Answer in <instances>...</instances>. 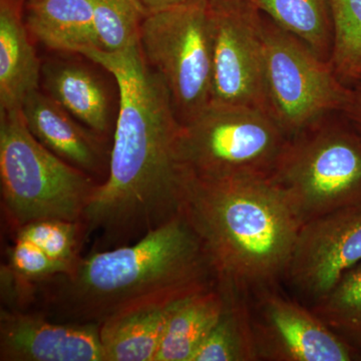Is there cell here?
Instances as JSON below:
<instances>
[{
	"mask_svg": "<svg viewBox=\"0 0 361 361\" xmlns=\"http://www.w3.org/2000/svg\"><path fill=\"white\" fill-rule=\"evenodd\" d=\"M80 54L108 71L118 90L108 175L82 218L87 236L96 235L101 251L134 243L180 215L189 175L180 155L182 123L139 45Z\"/></svg>",
	"mask_w": 361,
	"mask_h": 361,
	"instance_id": "cell-1",
	"label": "cell"
},
{
	"mask_svg": "<svg viewBox=\"0 0 361 361\" xmlns=\"http://www.w3.org/2000/svg\"><path fill=\"white\" fill-rule=\"evenodd\" d=\"M198 235L180 214L128 244L94 251L68 272L33 283L42 314L58 322L101 325L129 306L164 294L217 285Z\"/></svg>",
	"mask_w": 361,
	"mask_h": 361,
	"instance_id": "cell-2",
	"label": "cell"
},
{
	"mask_svg": "<svg viewBox=\"0 0 361 361\" xmlns=\"http://www.w3.org/2000/svg\"><path fill=\"white\" fill-rule=\"evenodd\" d=\"M180 214L198 235L220 288L246 297L285 277L302 226L270 177L189 176Z\"/></svg>",
	"mask_w": 361,
	"mask_h": 361,
	"instance_id": "cell-3",
	"label": "cell"
},
{
	"mask_svg": "<svg viewBox=\"0 0 361 361\" xmlns=\"http://www.w3.org/2000/svg\"><path fill=\"white\" fill-rule=\"evenodd\" d=\"M336 115L289 137L270 176L301 225L360 205L361 137Z\"/></svg>",
	"mask_w": 361,
	"mask_h": 361,
	"instance_id": "cell-4",
	"label": "cell"
},
{
	"mask_svg": "<svg viewBox=\"0 0 361 361\" xmlns=\"http://www.w3.org/2000/svg\"><path fill=\"white\" fill-rule=\"evenodd\" d=\"M1 201L14 229L44 219L82 221L97 185L32 135L21 111L0 114Z\"/></svg>",
	"mask_w": 361,
	"mask_h": 361,
	"instance_id": "cell-5",
	"label": "cell"
},
{
	"mask_svg": "<svg viewBox=\"0 0 361 361\" xmlns=\"http://www.w3.org/2000/svg\"><path fill=\"white\" fill-rule=\"evenodd\" d=\"M287 140L267 111L209 103L182 123L180 160L188 175L197 179L268 178Z\"/></svg>",
	"mask_w": 361,
	"mask_h": 361,
	"instance_id": "cell-6",
	"label": "cell"
},
{
	"mask_svg": "<svg viewBox=\"0 0 361 361\" xmlns=\"http://www.w3.org/2000/svg\"><path fill=\"white\" fill-rule=\"evenodd\" d=\"M139 47L147 63L167 87L180 123L210 103L213 30L210 0L186 4L145 16Z\"/></svg>",
	"mask_w": 361,
	"mask_h": 361,
	"instance_id": "cell-7",
	"label": "cell"
},
{
	"mask_svg": "<svg viewBox=\"0 0 361 361\" xmlns=\"http://www.w3.org/2000/svg\"><path fill=\"white\" fill-rule=\"evenodd\" d=\"M263 40L268 108L288 137L341 113L349 87L339 80L329 61L266 16Z\"/></svg>",
	"mask_w": 361,
	"mask_h": 361,
	"instance_id": "cell-8",
	"label": "cell"
},
{
	"mask_svg": "<svg viewBox=\"0 0 361 361\" xmlns=\"http://www.w3.org/2000/svg\"><path fill=\"white\" fill-rule=\"evenodd\" d=\"M210 103L250 106L269 113L265 85L264 16L249 0H210Z\"/></svg>",
	"mask_w": 361,
	"mask_h": 361,
	"instance_id": "cell-9",
	"label": "cell"
},
{
	"mask_svg": "<svg viewBox=\"0 0 361 361\" xmlns=\"http://www.w3.org/2000/svg\"><path fill=\"white\" fill-rule=\"evenodd\" d=\"M275 287L252 294V331L258 360L348 361L350 350L310 308Z\"/></svg>",
	"mask_w": 361,
	"mask_h": 361,
	"instance_id": "cell-10",
	"label": "cell"
},
{
	"mask_svg": "<svg viewBox=\"0 0 361 361\" xmlns=\"http://www.w3.org/2000/svg\"><path fill=\"white\" fill-rule=\"evenodd\" d=\"M361 262V209L350 207L304 223L285 278L310 305Z\"/></svg>",
	"mask_w": 361,
	"mask_h": 361,
	"instance_id": "cell-11",
	"label": "cell"
},
{
	"mask_svg": "<svg viewBox=\"0 0 361 361\" xmlns=\"http://www.w3.org/2000/svg\"><path fill=\"white\" fill-rule=\"evenodd\" d=\"M1 361H106L99 324L58 322L42 312L2 308Z\"/></svg>",
	"mask_w": 361,
	"mask_h": 361,
	"instance_id": "cell-12",
	"label": "cell"
},
{
	"mask_svg": "<svg viewBox=\"0 0 361 361\" xmlns=\"http://www.w3.org/2000/svg\"><path fill=\"white\" fill-rule=\"evenodd\" d=\"M28 130L52 154L90 176L106 161L102 135L78 122L47 94L35 90L21 106Z\"/></svg>",
	"mask_w": 361,
	"mask_h": 361,
	"instance_id": "cell-13",
	"label": "cell"
},
{
	"mask_svg": "<svg viewBox=\"0 0 361 361\" xmlns=\"http://www.w3.org/2000/svg\"><path fill=\"white\" fill-rule=\"evenodd\" d=\"M199 291L151 297L102 323L99 336L106 361H155L169 320L187 297Z\"/></svg>",
	"mask_w": 361,
	"mask_h": 361,
	"instance_id": "cell-14",
	"label": "cell"
},
{
	"mask_svg": "<svg viewBox=\"0 0 361 361\" xmlns=\"http://www.w3.org/2000/svg\"><path fill=\"white\" fill-rule=\"evenodd\" d=\"M42 66L18 0H0V114L21 111L39 90Z\"/></svg>",
	"mask_w": 361,
	"mask_h": 361,
	"instance_id": "cell-15",
	"label": "cell"
},
{
	"mask_svg": "<svg viewBox=\"0 0 361 361\" xmlns=\"http://www.w3.org/2000/svg\"><path fill=\"white\" fill-rule=\"evenodd\" d=\"M45 94L71 116L104 135L111 125V99L101 80L89 68L66 61H47L42 66Z\"/></svg>",
	"mask_w": 361,
	"mask_h": 361,
	"instance_id": "cell-16",
	"label": "cell"
},
{
	"mask_svg": "<svg viewBox=\"0 0 361 361\" xmlns=\"http://www.w3.org/2000/svg\"><path fill=\"white\" fill-rule=\"evenodd\" d=\"M25 25L54 51L82 54L99 49L90 0H39L26 6Z\"/></svg>",
	"mask_w": 361,
	"mask_h": 361,
	"instance_id": "cell-17",
	"label": "cell"
},
{
	"mask_svg": "<svg viewBox=\"0 0 361 361\" xmlns=\"http://www.w3.org/2000/svg\"><path fill=\"white\" fill-rule=\"evenodd\" d=\"M228 304L219 285L187 297L169 320L155 361H191Z\"/></svg>",
	"mask_w": 361,
	"mask_h": 361,
	"instance_id": "cell-18",
	"label": "cell"
},
{
	"mask_svg": "<svg viewBox=\"0 0 361 361\" xmlns=\"http://www.w3.org/2000/svg\"><path fill=\"white\" fill-rule=\"evenodd\" d=\"M285 32L305 42L329 61L334 40L330 0H249Z\"/></svg>",
	"mask_w": 361,
	"mask_h": 361,
	"instance_id": "cell-19",
	"label": "cell"
},
{
	"mask_svg": "<svg viewBox=\"0 0 361 361\" xmlns=\"http://www.w3.org/2000/svg\"><path fill=\"white\" fill-rule=\"evenodd\" d=\"M227 294L228 304L224 313L197 349L191 361L258 360L252 331L249 297Z\"/></svg>",
	"mask_w": 361,
	"mask_h": 361,
	"instance_id": "cell-20",
	"label": "cell"
},
{
	"mask_svg": "<svg viewBox=\"0 0 361 361\" xmlns=\"http://www.w3.org/2000/svg\"><path fill=\"white\" fill-rule=\"evenodd\" d=\"M334 40L329 61L344 85L361 75V0H330Z\"/></svg>",
	"mask_w": 361,
	"mask_h": 361,
	"instance_id": "cell-21",
	"label": "cell"
},
{
	"mask_svg": "<svg viewBox=\"0 0 361 361\" xmlns=\"http://www.w3.org/2000/svg\"><path fill=\"white\" fill-rule=\"evenodd\" d=\"M99 49L123 51L139 45L144 14L135 0H90Z\"/></svg>",
	"mask_w": 361,
	"mask_h": 361,
	"instance_id": "cell-22",
	"label": "cell"
},
{
	"mask_svg": "<svg viewBox=\"0 0 361 361\" xmlns=\"http://www.w3.org/2000/svg\"><path fill=\"white\" fill-rule=\"evenodd\" d=\"M85 236L87 230L82 221L39 220L16 230V238L32 242L71 269L80 259V248Z\"/></svg>",
	"mask_w": 361,
	"mask_h": 361,
	"instance_id": "cell-23",
	"label": "cell"
},
{
	"mask_svg": "<svg viewBox=\"0 0 361 361\" xmlns=\"http://www.w3.org/2000/svg\"><path fill=\"white\" fill-rule=\"evenodd\" d=\"M310 310L329 329L361 325V264L348 271L327 295L310 305Z\"/></svg>",
	"mask_w": 361,
	"mask_h": 361,
	"instance_id": "cell-24",
	"label": "cell"
},
{
	"mask_svg": "<svg viewBox=\"0 0 361 361\" xmlns=\"http://www.w3.org/2000/svg\"><path fill=\"white\" fill-rule=\"evenodd\" d=\"M8 268L18 279L28 284L37 283L68 272L70 266L54 260L28 240L16 238L9 251Z\"/></svg>",
	"mask_w": 361,
	"mask_h": 361,
	"instance_id": "cell-25",
	"label": "cell"
},
{
	"mask_svg": "<svg viewBox=\"0 0 361 361\" xmlns=\"http://www.w3.org/2000/svg\"><path fill=\"white\" fill-rule=\"evenodd\" d=\"M341 115L361 137V75L349 87V94Z\"/></svg>",
	"mask_w": 361,
	"mask_h": 361,
	"instance_id": "cell-26",
	"label": "cell"
},
{
	"mask_svg": "<svg viewBox=\"0 0 361 361\" xmlns=\"http://www.w3.org/2000/svg\"><path fill=\"white\" fill-rule=\"evenodd\" d=\"M144 16L186 4L190 0H135Z\"/></svg>",
	"mask_w": 361,
	"mask_h": 361,
	"instance_id": "cell-27",
	"label": "cell"
},
{
	"mask_svg": "<svg viewBox=\"0 0 361 361\" xmlns=\"http://www.w3.org/2000/svg\"><path fill=\"white\" fill-rule=\"evenodd\" d=\"M27 4H32V2H37L39 1V0H25Z\"/></svg>",
	"mask_w": 361,
	"mask_h": 361,
	"instance_id": "cell-28",
	"label": "cell"
}]
</instances>
